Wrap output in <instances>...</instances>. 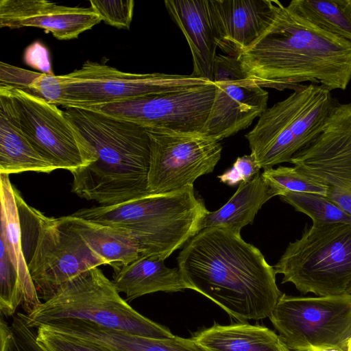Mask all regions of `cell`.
<instances>
[{
	"mask_svg": "<svg viewBox=\"0 0 351 351\" xmlns=\"http://www.w3.org/2000/svg\"><path fill=\"white\" fill-rule=\"evenodd\" d=\"M293 351H347L351 294L299 297L282 293L269 317Z\"/></svg>",
	"mask_w": 351,
	"mask_h": 351,
	"instance_id": "9",
	"label": "cell"
},
{
	"mask_svg": "<svg viewBox=\"0 0 351 351\" xmlns=\"http://www.w3.org/2000/svg\"><path fill=\"white\" fill-rule=\"evenodd\" d=\"M186 289L206 296L239 322L269 317L282 293L273 266L241 235L219 227L201 230L180 252Z\"/></svg>",
	"mask_w": 351,
	"mask_h": 351,
	"instance_id": "1",
	"label": "cell"
},
{
	"mask_svg": "<svg viewBox=\"0 0 351 351\" xmlns=\"http://www.w3.org/2000/svg\"><path fill=\"white\" fill-rule=\"evenodd\" d=\"M11 97L22 131L54 169L70 172L97 160L95 152L65 111L22 90L0 86Z\"/></svg>",
	"mask_w": 351,
	"mask_h": 351,
	"instance_id": "11",
	"label": "cell"
},
{
	"mask_svg": "<svg viewBox=\"0 0 351 351\" xmlns=\"http://www.w3.org/2000/svg\"><path fill=\"white\" fill-rule=\"evenodd\" d=\"M92 8L69 7L46 0H1L0 27H34L58 40L76 38L101 22Z\"/></svg>",
	"mask_w": 351,
	"mask_h": 351,
	"instance_id": "17",
	"label": "cell"
},
{
	"mask_svg": "<svg viewBox=\"0 0 351 351\" xmlns=\"http://www.w3.org/2000/svg\"><path fill=\"white\" fill-rule=\"evenodd\" d=\"M53 170L22 131L11 97L0 88V174Z\"/></svg>",
	"mask_w": 351,
	"mask_h": 351,
	"instance_id": "19",
	"label": "cell"
},
{
	"mask_svg": "<svg viewBox=\"0 0 351 351\" xmlns=\"http://www.w3.org/2000/svg\"><path fill=\"white\" fill-rule=\"evenodd\" d=\"M287 6L320 29L351 42V0H293Z\"/></svg>",
	"mask_w": 351,
	"mask_h": 351,
	"instance_id": "25",
	"label": "cell"
},
{
	"mask_svg": "<svg viewBox=\"0 0 351 351\" xmlns=\"http://www.w3.org/2000/svg\"><path fill=\"white\" fill-rule=\"evenodd\" d=\"M347 351H351V337L349 339L348 342Z\"/></svg>",
	"mask_w": 351,
	"mask_h": 351,
	"instance_id": "36",
	"label": "cell"
},
{
	"mask_svg": "<svg viewBox=\"0 0 351 351\" xmlns=\"http://www.w3.org/2000/svg\"><path fill=\"white\" fill-rule=\"evenodd\" d=\"M265 181L277 195L288 192L311 193L326 195V187L309 178L295 167H278L264 169L261 173Z\"/></svg>",
	"mask_w": 351,
	"mask_h": 351,
	"instance_id": "28",
	"label": "cell"
},
{
	"mask_svg": "<svg viewBox=\"0 0 351 351\" xmlns=\"http://www.w3.org/2000/svg\"><path fill=\"white\" fill-rule=\"evenodd\" d=\"M350 294H351V289H350Z\"/></svg>",
	"mask_w": 351,
	"mask_h": 351,
	"instance_id": "38",
	"label": "cell"
},
{
	"mask_svg": "<svg viewBox=\"0 0 351 351\" xmlns=\"http://www.w3.org/2000/svg\"><path fill=\"white\" fill-rule=\"evenodd\" d=\"M15 195L23 252L40 300H49L62 285L80 274L108 265L64 217H47L29 206L16 189Z\"/></svg>",
	"mask_w": 351,
	"mask_h": 351,
	"instance_id": "5",
	"label": "cell"
},
{
	"mask_svg": "<svg viewBox=\"0 0 351 351\" xmlns=\"http://www.w3.org/2000/svg\"><path fill=\"white\" fill-rule=\"evenodd\" d=\"M90 7L101 21L117 28L129 29L132 21L134 1H90Z\"/></svg>",
	"mask_w": 351,
	"mask_h": 351,
	"instance_id": "31",
	"label": "cell"
},
{
	"mask_svg": "<svg viewBox=\"0 0 351 351\" xmlns=\"http://www.w3.org/2000/svg\"><path fill=\"white\" fill-rule=\"evenodd\" d=\"M149 138V194L175 191L210 173L219 162V141L202 134L146 128Z\"/></svg>",
	"mask_w": 351,
	"mask_h": 351,
	"instance_id": "13",
	"label": "cell"
},
{
	"mask_svg": "<svg viewBox=\"0 0 351 351\" xmlns=\"http://www.w3.org/2000/svg\"><path fill=\"white\" fill-rule=\"evenodd\" d=\"M262 88L296 90L302 82L330 91L351 81V42L305 20L279 1L259 38L238 58Z\"/></svg>",
	"mask_w": 351,
	"mask_h": 351,
	"instance_id": "2",
	"label": "cell"
},
{
	"mask_svg": "<svg viewBox=\"0 0 351 351\" xmlns=\"http://www.w3.org/2000/svg\"><path fill=\"white\" fill-rule=\"evenodd\" d=\"M192 338L204 351H291L274 330L246 322L215 324L195 332Z\"/></svg>",
	"mask_w": 351,
	"mask_h": 351,
	"instance_id": "20",
	"label": "cell"
},
{
	"mask_svg": "<svg viewBox=\"0 0 351 351\" xmlns=\"http://www.w3.org/2000/svg\"><path fill=\"white\" fill-rule=\"evenodd\" d=\"M260 169L252 155H244L238 157L230 169L217 177L221 182L233 186L241 182L250 181L259 173Z\"/></svg>",
	"mask_w": 351,
	"mask_h": 351,
	"instance_id": "33",
	"label": "cell"
},
{
	"mask_svg": "<svg viewBox=\"0 0 351 351\" xmlns=\"http://www.w3.org/2000/svg\"><path fill=\"white\" fill-rule=\"evenodd\" d=\"M1 313L0 321V351H9L12 337V329L4 320Z\"/></svg>",
	"mask_w": 351,
	"mask_h": 351,
	"instance_id": "35",
	"label": "cell"
},
{
	"mask_svg": "<svg viewBox=\"0 0 351 351\" xmlns=\"http://www.w3.org/2000/svg\"><path fill=\"white\" fill-rule=\"evenodd\" d=\"M323 351H339V350H337V349H330V350H323Z\"/></svg>",
	"mask_w": 351,
	"mask_h": 351,
	"instance_id": "37",
	"label": "cell"
},
{
	"mask_svg": "<svg viewBox=\"0 0 351 351\" xmlns=\"http://www.w3.org/2000/svg\"><path fill=\"white\" fill-rule=\"evenodd\" d=\"M213 103L202 134L218 141L246 129L267 108L268 93L248 78L237 58L217 55Z\"/></svg>",
	"mask_w": 351,
	"mask_h": 351,
	"instance_id": "15",
	"label": "cell"
},
{
	"mask_svg": "<svg viewBox=\"0 0 351 351\" xmlns=\"http://www.w3.org/2000/svg\"><path fill=\"white\" fill-rule=\"evenodd\" d=\"M11 327L12 337L9 351H47L38 343L36 328L29 324L27 314L17 313Z\"/></svg>",
	"mask_w": 351,
	"mask_h": 351,
	"instance_id": "32",
	"label": "cell"
},
{
	"mask_svg": "<svg viewBox=\"0 0 351 351\" xmlns=\"http://www.w3.org/2000/svg\"><path fill=\"white\" fill-rule=\"evenodd\" d=\"M169 14L184 35L192 54V75L213 82L217 47L213 34L206 0H166Z\"/></svg>",
	"mask_w": 351,
	"mask_h": 351,
	"instance_id": "18",
	"label": "cell"
},
{
	"mask_svg": "<svg viewBox=\"0 0 351 351\" xmlns=\"http://www.w3.org/2000/svg\"><path fill=\"white\" fill-rule=\"evenodd\" d=\"M278 1L206 0L215 42L227 56L238 58L263 34Z\"/></svg>",
	"mask_w": 351,
	"mask_h": 351,
	"instance_id": "16",
	"label": "cell"
},
{
	"mask_svg": "<svg viewBox=\"0 0 351 351\" xmlns=\"http://www.w3.org/2000/svg\"><path fill=\"white\" fill-rule=\"evenodd\" d=\"M66 115L94 149L97 160L71 171V191L101 205L147 195L149 138L146 128L92 110L66 108Z\"/></svg>",
	"mask_w": 351,
	"mask_h": 351,
	"instance_id": "3",
	"label": "cell"
},
{
	"mask_svg": "<svg viewBox=\"0 0 351 351\" xmlns=\"http://www.w3.org/2000/svg\"><path fill=\"white\" fill-rule=\"evenodd\" d=\"M113 282L128 302L146 294L177 292L186 288L178 267L169 268L164 260L140 256L114 270Z\"/></svg>",
	"mask_w": 351,
	"mask_h": 351,
	"instance_id": "22",
	"label": "cell"
},
{
	"mask_svg": "<svg viewBox=\"0 0 351 351\" xmlns=\"http://www.w3.org/2000/svg\"><path fill=\"white\" fill-rule=\"evenodd\" d=\"M71 318L104 328L155 338L171 339L170 330L135 311L119 295L113 281L97 267L82 272L62 285L55 295L27 315L34 328L49 321Z\"/></svg>",
	"mask_w": 351,
	"mask_h": 351,
	"instance_id": "6",
	"label": "cell"
},
{
	"mask_svg": "<svg viewBox=\"0 0 351 351\" xmlns=\"http://www.w3.org/2000/svg\"><path fill=\"white\" fill-rule=\"evenodd\" d=\"M61 78L64 108L83 109L213 82L192 75L128 73L90 60Z\"/></svg>",
	"mask_w": 351,
	"mask_h": 351,
	"instance_id": "10",
	"label": "cell"
},
{
	"mask_svg": "<svg viewBox=\"0 0 351 351\" xmlns=\"http://www.w3.org/2000/svg\"><path fill=\"white\" fill-rule=\"evenodd\" d=\"M71 227L114 270L141 256L140 245L128 229L92 221L73 215L64 216Z\"/></svg>",
	"mask_w": 351,
	"mask_h": 351,
	"instance_id": "24",
	"label": "cell"
},
{
	"mask_svg": "<svg viewBox=\"0 0 351 351\" xmlns=\"http://www.w3.org/2000/svg\"><path fill=\"white\" fill-rule=\"evenodd\" d=\"M337 103L330 90L309 83L267 108L245 134L250 154L260 168L290 162L293 155L319 132Z\"/></svg>",
	"mask_w": 351,
	"mask_h": 351,
	"instance_id": "7",
	"label": "cell"
},
{
	"mask_svg": "<svg viewBox=\"0 0 351 351\" xmlns=\"http://www.w3.org/2000/svg\"><path fill=\"white\" fill-rule=\"evenodd\" d=\"M290 163L325 186V196L351 215V104L337 103Z\"/></svg>",
	"mask_w": 351,
	"mask_h": 351,
	"instance_id": "12",
	"label": "cell"
},
{
	"mask_svg": "<svg viewBox=\"0 0 351 351\" xmlns=\"http://www.w3.org/2000/svg\"><path fill=\"white\" fill-rule=\"evenodd\" d=\"M209 211L193 186L114 205L85 208L71 215L129 230L141 256L164 260L201 230Z\"/></svg>",
	"mask_w": 351,
	"mask_h": 351,
	"instance_id": "4",
	"label": "cell"
},
{
	"mask_svg": "<svg viewBox=\"0 0 351 351\" xmlns=\"http://www.w3.org/2000/svg\"><path fill=\"white\" fill-rule=\"evenodd\" d=\"M37 340L47 351H113L100 343L55 332L42 325L36 327Z\"/></svg>",
	"mask_w": 351,
	"mask_h": 351,
	"instance_id": "30",
	"label": "cell"
},
{
	"mask_svg": "<svg viewBox=\"0 0 351 351\" xmlns=\"http://www.w3.org/2000/svg\"><path fill=\"white\" fill-rule=\"evenodd\" d=\"M276 195L259 172L250 181L241 182L235 193L221 208L209 211L202 222L201 230L219 227L240 235L241 228L253 222L262 206Z\"/></svg>",
	"mask_w": 351,
	"mask_h": 351,
	"instance_id": "23",
	"label": "cell"
},
{
	"mask_svg": "<svg viewBox=\"0 0 351 351\" xmlns=\"http://www.w3.org/2000/svg\"><path fill=\"white\" fill-rule=\"evenodd\" d=\"M26 64L47 74H53L47 49L39 43H35L27 48L25 53Z\"/></svg>",
	"mask_w": 351,
	"mask_h": 351,
	"instance_id": "34",
	"label": "cell"
},
{
	"mask_svg": "<svg viewBox=\"0 0 351 351\" xmlns=\"http://www.w3.org/2000/svg\"><path fill=\"white\" fill-rule=\"evenodd\" d=\"M0 86L22 90L57 106H66L61 75L34 72L1 62Z\"/></svg>",
	"mask_w": 351,
	"mask_h": 351,
	"instance_id": "26",
	"label": "cell"
},
{
	"mask_svg": "<svg viewBox=\"0 0 351 351\" xmlns=\"http://www.w3.org/2000/svg\"><path fill=\"white\" fill-rule=\"evenodd\" d=\"M273 267L283 275L282 283L293 284L303 294H350L351 224L313 223Z\"/></svg>",
	"mask_w": 351,
	"mask_h": 351,
	"instance_id": "8",
	"label": "cell"
},
{
	"mask_svg": "<svg viewBox=\"0 0 351 351\" xmlns=\"http://www.w3.org/2000/svg\"><path fill=\"white\" fill-rule=\"evenodd\" d=\"M1 180V233L2 240L12 263L20 278L23 293V308L27 315L36 311L43 302L39 299L29 275L24 257L19 208L15 187L9 175L0 174Z\"/></svg>",
	"mask_w": 351,
	"mask_h": 351,
	"instance_id": "21",
	"label": "cell"
},
{
	"mask_svg": "<svg viewBox=\"0 0 351 351\" xmlns=\"http://www.w3.org/2000/svg\"><path fill=\"white\" fill-rule=\"evenodd\" d=\"M280 198L292 206L297 211L308 215L313 223L351 224V215L325 195L311 193L288 192L280 196Z\"/></svg>",
	"mask_w": 351,
	"mask_h": 351,
	"instance_id": "27",
	"label": "cell"
},
{
	"mask_svg": "<svg viewBox=\"0 0 351 351\" xmlns=\"http://www.w3.org/2000/svg\"><path fill=\"white\" fill-rule=\"evenodd\" d=\"M210 84L88 108L144 128L202 134L215 94ZM83 109V108H82Z\"/></svg>",
	"mask_w": 351,
	"mask_h": 351,
	"instance_id": "14",
	"label": "cell"
},
{
	"mask_svg": "<svg viewBox=\"0 0 351 351\" xmlns=\"http://www.w3.org/2000/svg\"><path fill=\"white\" fill-rule=\"evenodd\" d=\"M0 246V310L3 315L10 317L22 305L23 293L19 274L1 239Z\"/></svg>",
	"mask_w": 351,
	"mask_h": 351,
	"instance_id": "29",
	"label": "cell"
}]
</instances>
